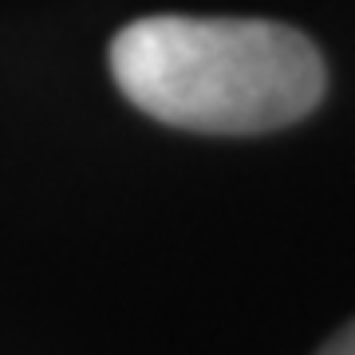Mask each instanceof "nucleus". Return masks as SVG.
<instances>
[{
    "instance_id": "nucleus-1",
    "label": "nucleus",
    "mask_w": 355,
    "mask_h": 355,
    "mask_svg": "<svg viewBox=\"0 0 355 355\" xmlns=\"http://www.w3.org/2000/svg\"><path fill=\"white\" fill-rule=\"evenodd\" d=\"M111 76L139 111L202 135H261L304 119L328 71L316 44L277 20L146 16L111 40Z\"/></svg>"
},
{
    "instance_id": "nucleus-2",
    "label": "nucleus",
    "mask_w": 355,
    "mask_h": 355,
    "mask_svg": "<svg viewBox=\"0 0 355 355\" xmlns=\"http://www.w3.org/2000/svg\"><path fill=\"white\" fill-rule=\"evenodd\" d=\"M320 355H355V320L343 331H336V336L320 347Z\"/></svg>"
}]
</instances>
